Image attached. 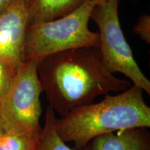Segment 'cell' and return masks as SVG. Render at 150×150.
Instances as JSON below:
<instances>
[{"instance_id":"6da1fadb","label":"cell","mask_w":150,"mask_h":150,"mask_svg":"<svg viewBox=\"0 0 150 150\" xmlns=\"http://www.w3.org/2000/svg\"><path fill=\"white\" fill-rule=\"evenodd\" d=\"M38 74L49 106L61 117L93 103L97 97L131 86L129 81L116 77L105 68L97 47L74 49L42 57Z\"/></svg>"},{"instance_id":"7a4b0ae2","label":"cell","mask_w":150,"mask_h":150,"mask_svg":"<svg viewBox=\"0 0 150 150\" xmlns=\"http://www.w3.org/2000/svg\"><path fill=\"white\" fill-rule=\"evenodd\" d=\"M139 127H150V108L143 91L134 85L117 95L106 94L98 103L75 108L56 120L59 136L73 142L76 150L102 135Z\"/></svg>"},{"instance_id":"3957f363","label":"cell","mask_w":150,"mask_h":150,"mask_svg":"<svg viewBox=\"0 0 150 150\" xmlns=\"http://www.w3.org/2000/svg\"><path fill=\"white\" fill-rule=\"evenodd\" d=\"M95 3L87 0L71 13L48 22L28 24L25 59L83 47H99L98 33L88 28Z\"/></svg>"},{"instance_id":"277c9868","label":"cell","mask_w":150,"mask_h":150,"mask_svg":"<svg viewBox=\"0 0 150 150\" xmlns=\"http://www.w3.org/2000/svg\"><path fill=\"white\" fill-rule=\"evenodd\" d=\"M41 58L25 59L17 70L8 93L0 101V117L6 129L35 138L42 129L40 124L42 88L38 74Z\"/></svg>"},{"instance_id":"5b68a950","label":"cell","mask_w":150,"mask_h":150,"mask_svg":"<svg viewBox=\"0 0 150 150\" xmlns=\"http://www.w3.org/2000/svg\"><path fill=\"white\" fill-rule=\"evenodd\" d=\"M119 1L109 0L95 4L91 13V18L99 29L101 61L110 73L124 74L149 95V80L136 63L122 30L118 14Z\"/></svg>"},{"instance_id":"8992f818","label":"cell","mask_w":150,"mask_h":150,"mask_svg":"<svg viewBox=\"0 0 150 150\" xmlns=\"http://www.w3.org/2000/svg\"><path fill=\"white\" fill-rule=\"evenodd\" d=\"M29 0H16L0 16V59L17 72L25 61Z\"/></svg>"},{"instance_id":"52a82bcc","label":"cell","mask_w":150,"mask_h":150,"mask_svg":"<svg viewBox=\"0 0 150 150\" xmlns=\"http://www.w3.org/2000/svg\"><path fill=\"white\" fill-rule=\"evenodd\" d=\"M91 150H150V133L146 127L114 131L94 138Z\"/></svg>"},{"instance_id":"ba28073f","label":"cell","mask_w":150,"mask_h":150,"mask_svg":"<svg viewBox=\"0 0 150 150\" xmlns=\"http://www.w3.org/2000/svg\"><path fill=\"white\" fill-rule=\"evenodd\" d=\"M87 0H29L28 24L48 22L71 13Z\"/></svg>"},{"instance_id":"9c48e42d","label":"cell","mask_w":150,"mask_h":150,"mask_svg":"<svg viewBox=\"0 0 150 150\" xmlns=\"http://www.w3.org/2000/svg\"><path fill=\"white\" fill-rule=\"evenodd\" d=\"M55 112L48 106L45 112V125L37 139L34 150H76L68 147L59 136L56 129ZM81 150H91L89 145Z\"/></svg>"},{"instance_id":"30bf717a","label":"cell","mask_w":150,"mask_h":150,"mask_svg":"<svg viewBox=\"0 0 150 150\" xmlns=\"http://www.w3.org/2000/svg\"><path fill=\"white\" fill-rule=\"evenodd\" d=\"M38 138L7 129L0 136V150H34Z\"/></svg>"},{"instance_id":"8fae6325","label":"cell","mask_w":150,"mask_h":150,"mask_svg":"<svg viewBox=\"0 0 150 150\" xmlns=\"http://www.w3.org/2000/svg\"><path fill=\"white\" fill-rule=\"evenodd\" d=\"M16 72L0 59V101L8 93Z\"/></svg>"},{"instance_id":"7c38bea8","label":"cell","mask_w":150,"mask_h":150,"mask_svg":"<svg viewBox=\"0 0 150 150\" xmlns=\"http://www.w3.org/2000/svg\"><path fill=\"white\" fill-rule=\"evenodd\" d=\"M134 33L147 44L150 43V16L148 14L140 16L133 28Z\"/></svg>"},{"instance_id":"4fadbf2b","label":"cell","mask_w":150,"mask_h":150,"mask_svg":"<svg viewBox=\"0 0 150 150\" xmlns=\"http://www.w3.org/2000/svg\"><path fill=\"white\" fill-rule=\"evenodd\" d=\"M16 0H0V16Z\"/></svg>"},{"instance_id":"5bb4252c","label":"cell","mask_w":150,"mask_h":150,"mask_svg":"<svg viewBox=\"0 0 150 150\" xmlns=\"http://www.w3.org/2000/svg\"><path fill=\"white\" fill-rule=\"evenodd\" d=\"M6 130V129L4 124L2 120H1V117H0V136L4 133V131Z\"/></svg>"},{"instance_id":"9a60e30c","label":"cell","mask_w":150,"mask_h":150,"mask_svg":"<svg viewBox=\"0 0 150 150\" xmlns=\"http://www.w3.org/2000/svg\"><path fill=\"white\" fill-rule=\"evenodd\" d=\"M95 3V4H103L105 2H107L109 0H92ZM133 1H138V0H133Z\"/></svg>"}]
</instances>
